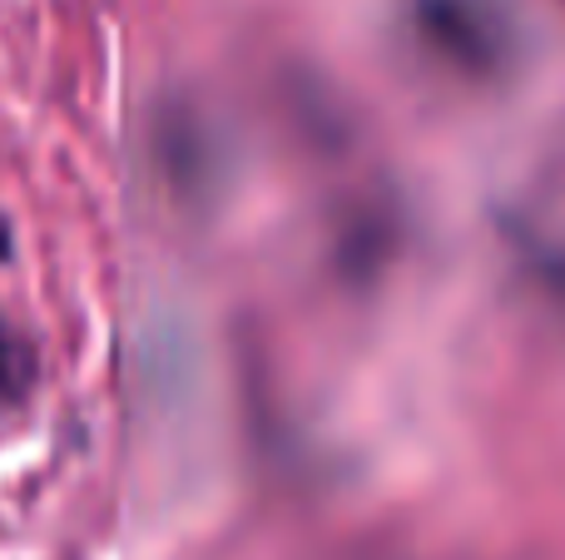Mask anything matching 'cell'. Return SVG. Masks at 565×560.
I'll return each instance as SVG.
<instances>
[{
  "instance_id": "6da1fadb",
  "label": "cell",
  "mask_w": 565,
  "mask_h": 560,
  "mask_svg": "<svg viewBox=\"0 0 565 560\" xmlns=\"http://www.w3.org/2000/svg\"><path fill=\"white\" fill-rule=\"evenodd\" d=\"M417 25L441 55H451L461 69H477V75L497 69L511 45L507 20L487 0H417Z\"/></svg>"
},
{
  "instance_id": "3957f363",
  "label": "cell",
  "mask_w": 565,
  "mask_h": 560,
  "mask_svg": "<svg viewBox=\"0 0 565 560\" xmlns=\"http://www.w3.org/2000/svg\"><path fill=\"white\" fill-rule=\"evenodd\" d=\"M536 273L551 293L565 298V254H536Z\"/></svg>"
},
{
  "instance_id": "7a4b0ae2",
  "label": "cell",
  "mask_w": 565,
  "mask_h": 560,
  "mask_svg": "<svg viewBox=\"0 0 565 560\" xmlns=\"http://www.w3.org/2000/svg\"><path fill=\"white\" fill-rule=\"evenodd\" d=\"M40 383V353L20 327H10L0 317V412H15V407L30 402Z\"/></svg>"
},
{
  "instance_id": "277c9868",
  "label": "cell",
  "mask_w": 565,
  "mask_h": 560,
  "mask_svg": "<svg viewBox=\"0 0 565 560\" xmlns=\"http://www.w3.org/2000/svg\"><path fill=\"white\" fill-rule=\"evenodd\" d=\"M6 258H10V224L0 218V263H6Z\"/></svg>"
}]
</instances>
